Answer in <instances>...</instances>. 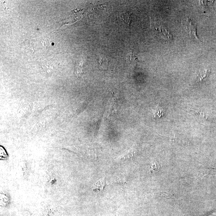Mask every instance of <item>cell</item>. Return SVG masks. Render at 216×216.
<instances>
[{
	"instance_id": "6da1fadb",
	"label": "cell",
	"mask_w": 216,
	"mask_h": 216,
	"mask_svg": "<svg viewBox=\"0 0 216 216\" xmlns=\"http://www.w3.org/2000/svg\"><path fill=\"white\" fill-rule=\"evenodd\" d=\"M155 31L157 35L167 41L172 40L173 36L167 27L161 22H158L155 27Z\"/></svg>"
},
{
	"instance_id": "7a4b0ae2",
	"label": "cell",
	"mask_w": 216,
	"mask_h": 216,
	"mask_svg": "<svg viewBox=\"0 0 216 216\" xmlns=\"http://www.w3.org/2000/svg\"><path fill=\"white\" fill-rule=\"evenodd\" d=\"M186 30L190 37L197 41L202 42L197 36V26L194 22L189 18H187L186 23Z\"/></svg>"
},
{
	"instance_id": "3957f363",
	"label": "cell",
	"mask_w": 216,
	"mask_h": 216,
	"mask_svg": "<svg viewBox=\"0 0 216 216\" xmlns=\"http://www.w3.org/2000/svg\"><path fill=\"white\" fill-rule=\"evenodd\" d=\"M138 152V149L137 146L134 145L120 156L118 159V160H125L126 159L131 158L137 155Z\"/></svg>"
},
{
	"instance_id": "277c9868",
	"label": "cell",
	"mask_w": 216,
	"mask_h": 216,
	"mask_svg": "<svg viewBox=\"0 0 216 216\" xmlns=\"http://www.w3.org/2000/svg\"><path fill=\"white\" fill-rule=\"evenodd\" d=\"M209 70L206 69L201 70L199 72L196 76V80L198 83H201L206 78L208 77L209 75Z\"/></svg>"
},
{
	"instance_id": "5b68a950",
	"label": "cell",
	"mask_w": 216,
	"mask_h": 216,
	"mask_svg": "<svg viewBox=\"0 0 216 216\" xmlns=\"http://www.w3.org/2000/svg\"><path fill=\"white\" fill-rule=\"evenodd\" d=\"M105 185V178L98 180L93 184L92 188L95 193L100 192L103 189Z\"/></svg>"
},
{
	"instance_id": "8992f818",
	"label": "cell",
	"mask_w": 216,
	"mask_h": 216,
	"mask_svg": "<svg viewBox=\"0 0 216 216\" xmlns=\"http://www.w3.org/2000/svg\"><path fill=\"white\" fill-rule=\"evenodd\" d=\"M164 113L163 109L160 104V102H159L157 106L155 107L153 110V116L155 118H160L163 115Z\"/></svg>"
},
{
	"instance_id": "52a82bcc",
	"label": "cell",
	"mask_w": 216,
	"mask_h": 216,
	"mask_svg": "<svg viewBox=\"0 0 216 216\" xmlns=\"http://www.w3.org/2000/svg\"><path fill=\"white\" fill-rule=\"evenodd\" d=\"M129 62L130 66L133 68H135L138 59L137 55L133 52H130L129 55Z\"/></svg>"
},
{
	"instance_id": "ba28073f",
	"label": "cell",
	"mask_w": 216,
	"mask_h": 216,
	"mask_svg": "<svg viewBox=\"0 0 216 216\" xmlns=\"http://www.w3.org/2000/svg\"><path fill=\"white\" fill-rule=\"evenodd\" d=\"M108 65V60L107 58L104 56H101L99 61V67L101 69H107Z\"/></svg>"
},
{
	"instance_id": "9c48e42d",
	"label": "cell",
	"mask_w": 216,
	"mask_h": 216,
	"mask_svg": "<svg viewBox=\"0 0 216 216\" xmlns=\"http://www.w3.org/2000/svg\"><path fill=\"white\" fill-rule=\"evenodd\" d=\"M159 169L158 165L156 162H153L152 163L151 167L150 168V173H156Z\"/></svg>"
}]
</instances>
